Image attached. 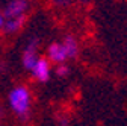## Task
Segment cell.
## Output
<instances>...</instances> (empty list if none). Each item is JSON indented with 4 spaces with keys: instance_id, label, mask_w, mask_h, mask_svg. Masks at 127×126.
Returning a JSON list of instances; mask_svg holds the SVG:
<instances>
[{
    "instance_id": "1",
    "label": "cell",
    "mask_w": 127,
    "mask_h": 126,
    "mask_svg": "<svg viewBox=\"0 0 127 126\" xmlns=\"http://www.w3.org/2000/svg\"><path fill=\"white\" fill-rule=\"evenodd\" d=\"M9 105L17 116L26 119L29 114V109H30V93H29V90L23 85L15 87L9 93Z\"/></svg>"
},
{
    "instance_id": "2",
    "label": "cell",
    "mask_w": 127,
    "mask_h": 126,
    "mask_svg": "<svg viewBox=\"0 0 127 126\" xmlns=\"http://www.w3.org/2000/svg\"><path fill=\"white\" fill-rule=\"evenodd\" d=\"M38 44H39L38 40L33 38V40H30V41L27 43V46L24 47V52H23L21 61H23V65H24L26 70H30V71H32V68H33L35 62H36V59H38V56H36Z\"/></svg>"
},
{
    "instance_id": "3",
    "label": "cell",
    "mask_w": 127,
    "mask_h": 126,
    "mask_svg": "<svg viewBox=\"0 0 127 126\" xmlns=\"http://www.w3.org/2000/svg\"><path fill=\"white\" fill-rule=\"evenodd\" d=\"M32 73H33L35 79L41 84L49 81L50 79V61H49V58H44V56L38 58L33 68H32Z\"/></svg>"
},
{
    "instance_id": "4",
    "label": "cell",
    "mask_w": 127,
    "mask_h": 126,
    "mask_svg": "<svg viewBox=\"0 0 127 126\" xmlns=\"http://www.w3.org/2000/svg\"><path fill=\"white\" fill-rule=\"evenodd\" d=\"M27 8H29L27 0H11L8 6L5 8L3 17L12 18V17H18V15H24Z\"/></svg>"
},
{
    "instance_id": "5",
    "label": "cell",
    "mask_w": 127,
    "mask_h": 126,
    "mask_svg": "<svg viewBox=\"0 0 127 126\" xmlns=\"http://www.w3.org/2000/svg\"><path fill=\"white\" fill-rule=\"evenodd\" d=\"M47 58H49V61L55 62V64L65 62L68 58H67V53H65L62 43H52L49 46V49H47Z\"/></svg>"
},
{
    "instance_id": "6",
    "label": "cell",
    "mask_w": 127,
    "mask_h": 126,
    "mask_svg": "<svg viewBox=\"0 0 127 126\" xmlns=\"http://www.w3.org/2000/svg\"><path fill=\"white\" fill-rule=\"evenodd\" d=\"M26 23V14L24 15H18V17H12V18H8L5 23H3V29L6 34H17L21 30V27L24 26Z\"/></svg>"
},
{
    "instance_id": "7",
    "label": "cell",
    "mask_w": 127,
    "mask_h": 126,
    "mask_svg": "<svg viewBox=\"0 0 127 126\" xmlns=\"http://www.w3.org/2000/svg\"><path fill=\"white\" fill-rule=\"evenodd\" d=\"M62 46H64V49H65V53H67V58L68 59H74L79 53V44L76 41L74 37L71 35H67L65 38H64L62 41Z\"/></svg>"
},
{
    "instance_id": "8",
    "label": "cell",
    "mask_w": 127,
    "mask_h": 126,
    "mask_svg": "<svg viewBox=\"0 0 127 126\" xmlns=\"http://www.w3.org/2000/svg\"><path fill=\"white\" fill-rule=\"evenodd\" d=\"M68 74H70V67L67 64H64V62L58 64V67H56V76H59V77H67Z\"/></svg>"
},
{
    "instance_id": "9",
    "label": "cell",
    "mask_w": 127,
    "mask_h": 126,
    "mask_svg": "<svg viewBox=\"0 0 127 126\" xmlns=\"http://www.w3.org/2000/svg\"><path fill=\"white\" fill-rule=\"evenodd\" d=\"M50 2L58 8H67L73 3V0H50Z\"/></svg>"
},
{
    "instance_id": "10",
    "label": "cell",
    "mask_w": 127,
    "mask_h": 126,
    "mask_svg": "<svg viewBox=\"0 0 127 126\" xmlns=\"http://www.w3.org/2000/svg\"><path fill=\"white\" fill-rule=\"evenodd\" d=\"M3 23H5V20H3V14H0V27L3 26Z\"/></svg>"
}]
</instances>
